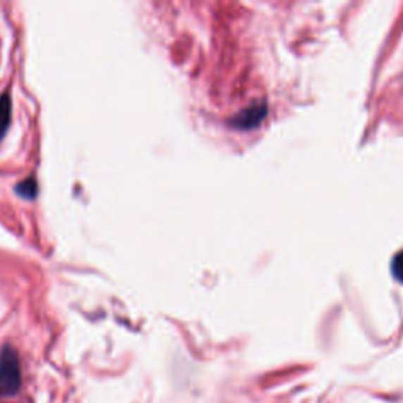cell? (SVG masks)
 Returning <instances> with one entry per match:
<instances>
[{
  "instance_id": "cell-1",
  "label": "cell",
  "mask_w": 403,
  "mask_h": 403,
  "mask_svg": "<svg viewBox=\"0 0 403 403\" xmlns=\"http://www.w3.org/2000/svg\"><path fill=\"white\" fill-rule=\"evenodd\" d=\"M21 385V367L16 352L5 347L0 353V397H10Z\"/></svg>"
},
{
  "instance_id": "cell-2",
  "label": "cell",
  "mask_w": 403,
  "mask_h": 403,
  "mask_svg": "<svg viewBox=\"0 0 403 403\" xmlns=\"http://www.w3.org/2000/svg\"><path fill=\"white\" fill-rule=\"evenodd\" d=\"M11 122V101L8 95H4L0 98V139L5 136L8 131V126Z\"/></svg>"
},
{
  "instance_id": "cell-3",
  "label": "cell",
  "mask_w": 403,
  "mask_h": 403,
  "mask_svg": "<svg viewBox=\"0 0 403 403\" xmlns=\"http://www.w3.org/2000/svg\"><path fill=\"white\" fill-rule=\"evenodd\" d=\"M37 191H38V186L33 177L21 181V183L16 186V192L19 194V196H23L24 199H35Z\"/></svg>"
},
{
  "instance_id": "cell-4",
  "label": "cell",
  "mask_w": 403,
  "mask_h": 403,
  "mask_svg": "<svg viewBox=\"0 0 403 403\" xmlns=\"http://www.w3.org/2000/svg\"><path fill=\"white\" fill-rule=\"evenodd\" d=\"M392 273L395 279L403 282V251L395 255L392 260Z\"/></svg>"
}]
</instances>
